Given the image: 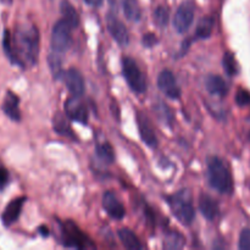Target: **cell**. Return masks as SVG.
I'll return each instance as SVG.
<instances>
[{
	"mask_svg": "<svg viewBox=\"0 0 250 250\" xmlns=\"http://www.w3.org/2000/svg\"><path fill=\"white\" fill-rule=\"evenodd\" d=\"M2 48L12 63L22 66L36 65L39 55V33L33 24H22L11 36L4 32Z\"/></svg>",
	"mask_w": 250,
	"mask_h": 250,
	"instance_id": "1",
	"label": "cell"
},
{
	"mask_svg": "<svg viewBox=\"0 0 250 250\" xmlns=\"http://www.w3.org/2000/svg\"><path fill=\"white\" fill-rule=\"evenodd\" d=\"M208 177L210 186L219 193L231 194L233 190V181L229 170L217 156H212L208 161Z\"/></svg>",
	"mask_w": 250,
	"mask_h": 250,
	"instance_id": "2",
	"label": "cell"
},
{
	"mask_svg": "<svg viewBox=\"0 0 250 250\" xmlns=\"http://www.w3.org/2000/svg\"><path fill=\"white\" fill-rule=\"evenodd\" d=\"M170 207L176 219L185 226H189L195 217L194 207L187 192H180L170 198Z\"/></svg>",
	"mask_w": 250,
	"mask_h": 250,
	"instance_id": "3",
	"label": "cell"
},
{
	"mask_svg": "<svg viewBox=\"0 0 250 250\" xmlns=\"http://www.w3.org/2000/svg\"><path fill=\"white\" fill-rule=\"evenodd\" d=\"M122 71H124L125 80L128 83L129 88L134 93L143 94L146 90V81L136 61L132 58H124Z\"/></svg>",
	"mask_w": 250,
	"mask_h": 250,
	"instance_id": "4",
	"label": "cell"
},
{
	"mask_svg": "<svg viewBox=\"0 0 250 250\" xmlns=\"http://www.w3.org/2000/svg\"><path fill=\"white\" fill-rule=\"evenodd\" d=\"M71 27L65 20H59L53 28L51 33V49L59 54H63L68 50L71 45Z\"/></svg>",
	"mask_w": 250,
	"mask_h": 250,
	"instance_id": "5",
	"label": "cell"
},
{
	"mask_svg": "<svg viewBox=\"0 0 250 250\" xmlns=\"http://www.w3.org/2000/svg\"><path fill=\"white\" fill-rule=\"evenodd\" d=\"M194 4L192 1H185L181 4L173 16V27L178 33H186L190 28L194 20Z\"/></svg>",
	"mask_w": 250,
	"mask_h": 250,
	"instance_id": "6",
	"label": "cell"
},
{
	"mask_svg": "<svg viewBox=\"0 0 250 250\" xmlns=\"http://www.w3.org/2000/svg\"><path fill=\"white\" fill-rule=\"evenodd\" d=\"M65 114L68 119L85 125L88 122V110L80 97L72 95L65 103Z\"/></svg>",
	"mask_w": 250,
	"mask_h": 250,
	"instance_id": "7",
	"label": "cell"
},
{
	"mask_svg": "<svg viewBox=\"0 0 250 250\" xmlns=\"http://www.w3.org/2000/svg\"><path fill=\"white\" fill-rule=\"evenodd\" d=\"M158 87L171 99H178L181 97V88L178 87L175 75L170 70L161 71L158 77Z\"/></svg>",
	"mask_w": 250,
	"mask_h": 250,
	"instance_id": "8",
	"label": "cell"
},
{
	"mask_svg": "<svg viewBox=\"0 0 250 250\" xmlns=\"http://www.w3.org/2000/svg\"><path fill=\"white\" fill-rule=\"evenodd\" d=\"M137 124H138L139 134L144 143L150 148H156L158 146V138H156L155 131L153 128L150 120L142 112L137 114Z\"/></svg>",
	"mask_w": 250,
	"mask_h": 250,
	"instance_id": "9",
	"label": "cell"
},
{
	"mask_svg": "<svg viewBox=\"0 0 250 250\" xmlns=\"http://www.w3.org/2000/svg\"><path fill=\"white\" fill-rule=\"evenodd\" d=\"M106 23L107 29H109L112 38H114L121 46H126L127 44L129 43V36L128 31H127L124 22L120 21L116 16L109 15L106 19Z\"/></svg>",
	"mask_w": 250,
	"mask_h": 250,
	"instance_id": "10",
	"label": "cell"
},
{
	"mask_svg": "<svg viewBox=\"0 0 250 250\" xmlns=\"http://www.w3.org/2000/svg\"><path fill=\"white\" fill-rule=\"evenodd\" d=\"M63 81H65L66 87L70 90L71 94L76 95V97H82L85 90V85L83 76L81 75L80 71L76 68L67 70L63 75Z\"/></svg>",
	"mask_w": 250,
	"mask_h": 250,
	"instance_id": "11",
	"label": "cell"
},
{
	"mask_svg": "<svg viewBox=\"0 0 250 250\" xmlns=\"http://www.w3.org/2000/svg\"><path fill=\"white\" fill-rule=\"evenodd\" d=\"M63 241H66V246L67 247H73V248L83 249L87 247L85 243V236L80 231L76 225H73L72 222H67V224L63 226Z\"/></svg>",
	"mask_w": 250,
	"mask_h": 250,
	"instance_id": "12",
	"label": "cell"
},
{
	"mask_svg": "<svg viewBox=\"0 0 250 250\" xmlns=\"http://www.w3.org/2000/svg\"><path fill=\"white\" fill-rule=\"evenodd\" d=\"M103 207H104L107 215L115 220L124 219L125 215H126V209L112 192L105 193L104 197H103Z\"/></svg>",
	"mask_w": 250,
	"mask_h": 250,
	"instance_id": "13",
	"label": "cell"
},
{
	"mask_svg": "<svg viewBox=\"0 0 250 250\" xmlns=\"http://www.w3.org/2000/svg\"><path fill=\"white\" fill-rule=\"evenodd\" d=\"M24 200L26 198H17V199L12 200L6 208H5L4 212L1 215V221L5 226H10L14 222L17 221V219L20 217L22 211V208H23Z\"/></svg>",
	"mask_w": 250,
	"mask_h": 250,
	"instance_id": "14",
	"label": "cell"
},
{
	"mask_svg": "<svg viewBox=\"0 0 250 250\" xmlns=\"http://www.w3.org/2000/svg\"><path fill=\"white\" fill-rule=\"evenodd\" d=\"M199 210L203 216L209 221H214L219 215V204L212 197L208 194H202L199 198Z\"/></svg>",
	"mask_w": 250,
	"mask_h": 250,
	"instance_id": "15",
	"label": "cell"
},
{
	"mask_svg": "<svg viewBox=\"0 0 250 250\" xmlns=\"http://www.w3.org/2000/svg\"><path fill=\"white\" fill-rule=\"evenodd\" d=\"M205 87L210 94L216 95V97L222 98L229 92V87H227L225 80L217 75L208 76L207 81H205Z\"/></svg>",
	"mask_w": 250,
	"mask_h": 250,
	"instance_id": "16",
	"label": "cell"
},
{
	"mask_svg": "<svg viewBox=\"0 0 250 250\" xmlns=\"http://www.w3.org/2000/svg\"><path fill=\"white\" fill-rule=\"evenodd\" d=\"M2 110H4V112L6 114V116L10 117L12 121H20V120H21L19 98H17V95L14 94L12 92H7L4 100V104H2Z\"/></svg>",
	"mask_w": 250,
	"mask_h": 250,
	"instance_id": "17",
	"label": "cell"
},
{
	"mask_svg": "<svg viewBox=\"0 0 250 250\" xmlns=\"http://www.w3.org/2000/svg\"><path fill=\"white\" fill-rule=\"evenodd\" d=\"M119 238L121 241V243L124 244V247L128 250H141L143 249L141 241L138 239V237L128 229H121L119 231Z\"/></svg>",
	"mask_w": 250,
	"mask_h": 250,
	"instance_id": "18",
	"label": "cell"
},
{
	"mask_svg": "<svg viewBox=\"0 0 250 250\" xmlns=\"http://www.w3.org/2000/svg\"><path fill=\"white\" fill-rule=\"evenodd\" d=\"M60 6L61 14H62V20H65L72 29L77 28L78 24H80V16H78L77 11L73 7V5L70 1H67V0H63Z\"/></svg>",
	"mask_w": 250,
	"mask_h": 250,
	"instance_id": "19",
	"label": "cell"
},
{
	"mask_svg": "<svg viewBox=\"0 0 250 250\" xmlns=\"http://www.w3.org/2000/svg\"><path fill=\"white\" fill-rule=\"evenodd\" d=\"M122 9L127 20L132 22H138L142 17V10L138 0H122Z\"/></svg>",
	"mask_w": 250,
	"mask_h": 250,
	"instance_id": "20",
	"label": "cell"
},
{
	"mask_svg": "<svg viewBox=\"0 0 250 250\" xmlns=\"http://www.w3.org/2000/svg\"><path fill=\"white\" fill-rule=\"evenodd\" d=\"M215 20L211 16H207L202 19L198 23L197 29H195V37L199 39H207L211 36L212 29H214Z\"/></svg>",
	"mask_w": 250,
	"mask_h": 250,
	"instance_id": "21",
	"label": "cell"
},
{
	"mask_svg": "<svg viewBox=\"0 0 250 250\" xmlns=\"http://www.w3.org/2000/svg\"><path fill=\"white\" fill-rule=\"evenodd\" d=\"M185 237L176 231L168 232L165 236V238H164V248L168 250L182 249L185 247Z\"/></svg>",
	"mask_w": 250,
	"mask_h": 250,
	"instance_id": "22",
	"label": "cell"
},
{
	"mask_svg": "<svg viewBox=\"0 0 250 250\" xmlns=\"http://www.w3.org/2000/svg\"><path fill=\"white\" fill-rule=\"evenodd\" d=\"M95 153H97L98 158H99L100 160L104 161V163L106 164L114 163L115 160L114 149H112V146H110L109 143L98 144L97 148H95Z\"/></svg>",
	"mask_w": 250,
	"mask_h": 250,
	"instance_id": "23",
	"label": "cell"
},
{
	"mask_svg": "<svg viewBox=\"0 0 250 250\" xmlns=\"http://www.w3.org/2000/svg\"><path fill=\"white\" fill-rule=\"evenodd\" d=\"M54 129H55L59 134H62V136L66 137H73L72 129H71L70 125L67 124L65 117L61 116L60 114L56 115L55 119H54Z\"/></svg>",
	"mask_w": 250,
	"mask_h": 250,
	"instance_id": "24",
	"label": "cell"
},
{
	"mask_svg": "<svg viewBox=\"0 0 250 250\" xmlns=\"http://www.w3.org/2000/svg\"><path fill=\"white\" fill-rule=\"evenodd\" d=\"M154 21L160 28L167 26L170 21V10L166 6H158L154 11Z\"/></svg>",
	"mask_w": 250,
	"mask_h": 250,
	"instance_id": "25",
	"label": "cell"
},
{
	"mask_svg": "<svg viewBox=\"0 0 250 250\" xmlns=\"http://www.w3.org/2000/svg\"><path fill=\"white\" fill-rule=\"evenodd\" d=\"M222 66H224L225 71L229 76H236L238 72V63H237L234 55L232 53L227 51L222 59Z\"/></svg>",
	"mask_w": 250,
	"mask_h": 250,
	"instance_id": "26",
	"label": "cell"
},
{
	"mask_svg": "<svg viewBox=\"0 0 250 250\" xmlns=\"http://www.w3.org/2000/svg\"><path fill=\"white\" fill-rule=\"evenodd\" d=\"M159 104H160L159 107H156V112H158L159 117H160L164 122H166V124H170V122L172 121V115H171L170 109H168L166 105H164L163 103H159Z\"/></svg>",
	"mask_w": 250,
	"mask_h": 250,
	"instance_id": "27",
	"label": "cell"
},
{
	"mask_svg": "<svg viewBox=\"0 0 250 250\" xmlns=\"http://www.w3.org/2000/svg\"><path fill=\"white\" fill-rule=\"evenodd\" d=\"M239 249L250 250V229L242 231L241 236H239Z\"/></svg>",
	"mask_w": 250,
	"mask_h": 250,
	"instance_id": "28",
	"label": "cell"
},
{
	"mask_svg": "<svg viewBox=\"0 0 250 250\" xmlns=\"http://www.w3.org/2000/svg\"><path fill=\"white\" fill-rule=\"evenodd\" d=\"M236 102L237 104L241 106H246V105L250 104V93L248 90L241 89L236 95Z\"/></svg>",
	"mask_w": 250,
	"mask_h": 250,
	"instance_id": "29",
	"label": "cell"
},
{
	"mask_svg": "<svg viewBox=\"0 0 250 250\" xmlns=\"http://www.w3.org/2000/svg\"><path fill=\"white\" fill-rule=\"evenodd\" d=\"M9 182V172L5 167H0V190L4 189Z\"/></svg>",
	"mask_w": 250,
	"mask_h": 250,
	"instance_id": "30",
	"label": "cell"
},
{
	"mask_svg": "<svg viewBox=\"0 0 250 250\" xmlns=\"http://www.w3.org/2000/svg\"><path fill=\"white\" fill-rule=\"evenodd\" d=\"M143 43L144 45L146 46H151L156 43V38L153 33H148V34H144L143 37Z\"/></svg>",
	"mask_w": 250,
	"mask_h": 250,
	"instance_id": "31",
	"label": "cell"
},
{
	"mask_svg": "<svg viewBox=\"0 0 250 250\" xmlns=\"http://www.w3.org/2000/svg\"><path fill=\"white\" fill-rule=\"evenodd\" d=\"M85 2H87L88 5H90V6H99L100 4H102L103 0H84Z\"/></svg>",
	"mask_w": 250,
	"mask_h": 250,
	"instance_id": "32",
	"label": "cell"
},
{
	"mask_svg": "<svg viewBox=\"0 0 250 250\" xmlns=\"http://www.w3.org/2000/svg\"><path fill=\"white\" fill-rule=\"evenodd\" d=\"M41 232L44 234V236H48V234H49V232H46L45 227H41Z\"/></svg>",
	"mask_w": 250,
	"mask_h": 250,
	"instance_id": "33",
	"label": "cell"
},
{
	"mask_svg": "<svg viewBox=\"0 0 250 250\" xmlns=\"http://www.w3.org/2000/svg\"><path fill=\"white\" fill-rule=\"evenodd\" d=\"M2 1H4V2H9V4H10V2H11V0H2Z\"/></svg>",
	"mask_w": 250,
	"mask_h": 250,
	"instance_id": "34",
	"label": "cell"
}]
</instances>
